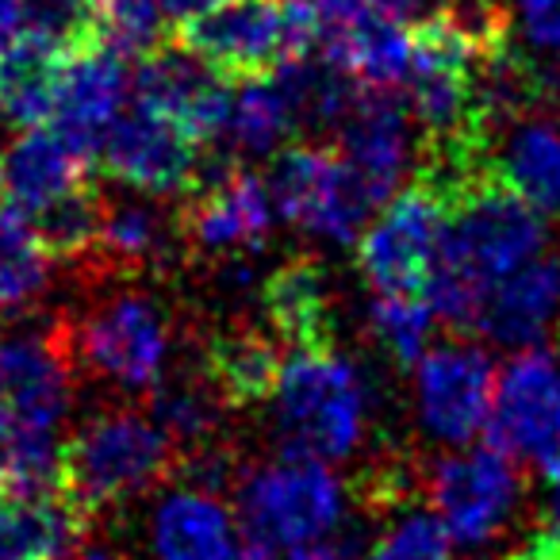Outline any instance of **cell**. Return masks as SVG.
<instances>
[{
    "label": "cell",
    "mask_w": 560,
    "mask_h": 560,
    "mask_svg": "<svg viewBox=\"0 0 560 560\" xmlns=\"http://www.w3.org/2000/svg\"><path fill=\"white\" fill-rule=\"evenodd\" d=\"M272 442L284 457L346 460L365 442L369 381L330 350H289L272 388Z\"/></svg>",
    "instance_id": "3957f363"
},
{
    "label": "cell",
    "mask_w": 560,
    "mask_h": 560,
    "mask_svg": "<svg viewBox=\"0 0 560 560\" xmlns=\"http://www.w3.org/2000/svg\"><path fill=\"white\" fill-rule=\"evenodd\" d=\"M131 101L177 124L200 147L215 142L226 127V116H231L226 78H219L211 66H203L180 43H170V47L158 43L154 50L139 55L131 78Z\"/></svg>",
    "instance_id": "9a60e30c"
},
{
    "label": "cell",
    "mask_w": 560,
    "mask_h": 560,
    "mask_svg": "<svg viewBox=\"0 0 560 560\" xmlns=\"http://www.w3.org/2000/svg\"><path fill=\"white\" fill-rule=\"evenodd\" d=\"M541 249V211L491 173L445 211L442 242L422 296L434 319L450 323L453 330H472L483 292Z\"/></svg>",
    "instance_id": "6da1fadb"
},
{
    "label": "cell",
    "mask_w": 560,
    "mask_h": 560,
    "mask_svg": "<svg viewBox=\"0 0 560 560\" xmlns=\"http://www.w3.org/2000/svg\"><path fill=\"white\" fill-rule=\"evenodd\" d=\"M231 499L242 560H280L346 522L342 480L315 457L277 453V460L246 465Z\"/></svg>",
    "instance_id": "277c9868"
},
{
    "label": "cell",
    "mask_w": 560,
    "mask_h": 560,
    "mask_svg": "<svg viewBox=\"0 0 560 560\" xmlns=\"http://www.w3.org/2000/svg\"><path fill=\"white\" fill-rule=\"evenodd\" d=\"M96 158L112 180H119L131 192L154 196V200L192 192L208 162L200 142L188 139L165 116L142 108L139 101L124 104V112L112 119L108 135L96 147Z\"/></svg>",
    "instance_id": "30bf717a"
},
{
    "label": "cell",
    "mask_w": 560,
    "mask_h": 560,
    "mask_svg": "<svg viewBox=\"0 0 560 560\" xmlns=\"http://www.w3.org/2000/svg\"><path fill=\"white\" fill-rule=\"evenodd\" d=\"M265 330L284 350H330L335 346V296L323 261L296 254L261 280Z\"/></svg>",
    "instance_id": "d6986e66"
},
{
    "label": "cell",
    "mask_w": 560,
    "mask_h": 560,
    "mask_svg": "<svg viewBox=\"0 0 560 560\" xmlns=\"http://www.w3.org/2000/svg\"><path fill=\"white\" fill-rule=\"evenodd\" d=\"M483 427L499 453L552 472L560 465V361L545 350H522L499 373Z\"/></svg>",
    "instance_id": "8fae6325"
},
{
    "label": "cell",
    "mask_w": 560,
    "mask_h": 560,
    "mask_svg": "<svg viewBox=\"0 0 560 560\" xmlns=\"http://www.w3.org/2000/svg\"><path fill=\"white\" fill-rule=\"evenodd\" d=\"M323 20L300 0H223L180 24L177 43L226 81H254L319 47Z\"/></svg>",
    "instance_id": "5b68a950"
},
{
    "label": "cell",
    "mask_w": 560,
    "mask_h": 560,
    "mask_svg": "<svg viewBox=\"0 0 560 560\" xmlns=\"http://www.w3.org/2000/svg\"><path fill=\"white\" fill-rule=\"evenodd\" d=\"M203 373L226 399V407H257L272 396L284 369V346L257 327L215 330L203 346Z\"/></svg>",
    "instance_id": "d4e9b609"
},
{
    "label": "cell",
    "mask_w": 560,
    "mask_h": 560,
    "mask_svg": "<svg viewBox=\"0 0 560 560\" xmlns=\"http://www.w3.org/2000/svg\"><path fill=\"white\" fill-rule=\"evenodd\" d=\"M518 499V476L511 457L495 445L453 453L438 460L430 472V503L450 541L465 549H480L503 529Z\"/></svg>",
    "instance_id": "4fadbf2b"
},
{
    "label": "cell",
    "mask_w": 560,
    "mask_h": 560,
    "mask_svg": "<svg viewBox=\"0 0 560 560\" xmlns=\"http://www.w3.org/2000/svg\"><path fill=\"white\" fill-rule=\"evenodd\" d=\"M73 365L124 392H150L173 361L177 319L173 312L142 289H119L96 300L78 319L62 323Z\"/></svg>",
    "instance_id": "8992f818"
},
{
    "label": "cell",
    "mask_w": 560,
    "mask_h": 560,
    "mask_svg": "<svg viewBox=\"0 0 560 560\" xmlns=\"http://www.w3.org/2000/svg\"><path fill=\"white\" fill-rule=\"evenodd\" d=\"M70 50L62 39L35 27H24L0 50V116L12 127L27 131L47 124Z\"/></svg>",
    "instance_id": "603a6c76"
},
{
    "label": "cell",
    "mask_w": 560,
    "mask_h": 560,
    "mask_svg": "<svg viewBox=\"0 0 560 560\" xmlns=\"http://www.w3.org/2000/svg\"><path fill=\"white\" fill-rule=\"evenodd\" d=\"M73 404V358L62 323L0 338V430H50Z\"/></svg>",
    "instance_id": "7c38bea8"
},
{
    "label": "cell",
    "mask_w": 560,
    "mask_h": 560,
    "mask_svg": "<svg viewBox=\"0 0 560 560\" xmlns=\"http://www.w3.org/2000/svg\"><path fill=\"white\" fill-rule=\"evenodd\" d=\"M147 396H150V419L170 434L177 453L203 442H215L226 422V411H231L226 399L219 396V388L208 381L203 365H188L177 369V373L170 365V373Z\"/></svg>",
    "instance_id": "4316f807"
},
{
    "label": "cell",
    "mask_w": 560,
    "mask_h": 560,
    "mask_svg": "<svg viewBox=\"0 0 560 560\" xmlns=\"http://www.w3.org/2000/svg\"><path fill=\"white\" fill-rule=\"evenodd\" d=\"M506 560H560V537L552 529H541L529 541H522L514 552H506Z\"/></svg>",
    "instance_id": "8d00e7d4"
},
{
    "label": "cell",
    "mask_w": 560,
    "mask_h": 560,
    "mask_svg": "<svg viewBox=\"0 0 560 560\" xmlns=\"http://www.w3.org/2000/svg\"><path fill=\"white\" fill-rule=\"evenodd\" d=\"M89 518L62 495H0V560H66Z\"/></svg>",
    "instance_id": "484cf974"
},
{
    "label": "cell",
    "mask_w": 560,
    "mask_h": 560,
    "mask_svg": "<svg viewBox=\"0 0 560 560\" xmlns=\"http://www.w3.org/2000/svg\"><path fill=\"white\" fill-rule=\"evenodd\" d=\"M560 312V261L557 257H529L503 280L483 292L476 307L472 330L503 346H526L549 330Z\"/></svg>",
    "instance_id": "44dd1931"
},
{
    "label": "cell",
    "mask_w": 560,
    "mask_h": 560,
    "mask_svg": "<svg viewBox=\"0 0 560 560\" xmlns=\"http://www.w3.org/2000/svg\"><path fill=\"white\" fill-rule=\"evenodd\" d=\"M173 465H177V445L150 415L108 407L81 422L62 442L58 491L89 522H96L170 480Z\"/></svg>",
    "instance_id": "7a4b0ae2"
},
{
    "label": "cell",
    "mask_w": 560,
    "mask_h": 560,
    "mask_svg": "<svg viewBox=\"0 0 560 560\" xmlns=\"http://www.w3.org/2000/svg\"><path fill=\"white\" fill-rule=\"evenodd\" d=\"M506 188L537 211H560V131L549 124H518L495 162Z\"/></svg>",
    "instance_id": "f1b7e54d"
},
{
    "label": "cell",
    "mask_w": 560,
    "mask_h": 560,
    "mask_svg": "<svg viewBox=\"0 0 560 560\" xmlns=\"http://www.w3.org/2000/svg\"><path fill=\"white\" fill-rule=\"evenodd\" d=\"M419 419L434 442L468 445L488 422L495 365L480 346L450 342L415 361Z\"/></svg>",
    "instance_id": "5bb4252c"
},
{
    "label": "cell",
    "mask_w": 560,
    "mask_h": 560,
    "mask_svg": "<svg viewBox=\"0 0 560 560\" xmlns=\"http://www.w3.org/2000/svg\"><path fill=\"white\" fill-rule=\"evenodd\" d=\"M265 185L284 223L296 226L300 234L338 242V246L358 242L369 219L384 208L338 150L315 147V142H296L280 150Z\"/></svg>",
    "instance_id": "52a82bcc"
},
{
    "label": "cell",
    "mask_w": 560,
    "mask_h": 560,
    "mask_svg": "<svg viewBox=\"0 0 560 560\" xmlns=\"http://www.w3.org/2000/svg\"><path fill=\"white\" fill-rule=\"evenodd\" d=\"M338 154L373 188L376 200H388L411 165V112L399 89L358 85L346 116L338 119Z\"/></svg>",
    "instance_id": "2e32d148"
},
{
    "label": "cell",
    "mask_w": 560,
    "mask_h": 560,
    "mask_svg": "<svg viewBox=\"0 0 560 560\" xmlns=\"http://www.w3.org/2000/svg\"><path fill=\"white\" fill-rule=\"evenodd\" d=\"M365 560H453L450 534L438 514L404 511L384 526Z\"/></svg>",
    "instance_id": "d6a6232c"
},
{
    "label": "cell",
    "mask_w": 560,
    "mask_h": 560,
    "mask_svg": "<svg viewBox=\"0 0 560 560\" xmlns=\"http://www.w3.org/2000/svg\"><path fill=\"white\" fill-rule=\"evenodd\" d=\"M522 32L534 47L560 50V0H518Z\"/></svg>",
    "instance_id": "e575fe53"
},
{
    "label": "cell",
    "mask_w": 560,
    "mask_h": 560,
    "mask_svg": "<svg viewBox=\"0 0 560 560\" xmlns=\"http://www.w3.org/2000/svg\"><path fill=\"white\" fill-rule=\"evenodd\" d=\"M289 560H365V534L361 526H338L330 534L304 541L289 552Z\"/></svg>",
    "instance_id": "836d02e7"
},
{
    "label": "cell",
    "mask_w": 560,
    "mask_h": 560,
    "mask_svg": "<svg viewBox=\"0 0 560 560\" xmlns=\"http://www.w3.org/2000/svg\"><path fill=\"white\" fill-rule=\"evenodd\" d=\"M445 226V200L415 177L358 234V269L376 296H422Z\"/></svg>",
    "instance_id": "ba28073f"
},
{
    "label": "cell",
    "mask_w": 560,
    "mask_h": 560,
    "mask_svg": "<svg viewBox=\"0 0 560 560\" xmlns=\"http://www.w3.org/2000/svg\"><path fill=\"white\" fill-rule=\"evenodd\" d=\"M185 249L180 219L158 208L154 196H124L112 200L101 196V219L96 238L85 261H93L104 277H139L173 265V257ZM81 261V265H85Z\"/></svg>",
    "instance_id": "ac0fdd59"
},
{
    "label": "cell",
    "mask_w": 560,
    "mask_h": 560,
    "mask_svg": "<svg viewBox=\"0 0 560 560\" xmlns=\"http://www.w3.org/2000/svg\"><path fill=\"white\" fill-rule=\"evenodd\" d=\"M93 27L119 55H147L162 43V4L158 0H89Z\"/></svg>",
    "instance_id": "1f68e13d"
},
{
    "label": "cell",
    "mask_w": 560,
    "mask_h": 560,
    "mask_svg": "<svg viewBox=\"0 0 560 560\" xmlns=\"http://www.w3.org/2000/svg\"><path fill=\"white\" fill-rule=\"evenodd\" d=\"M89 162L81 150H73L55 127H27L16 135L9 154L0 158L4 165V208L16 211L24 223L55 208L70 192L85 188L93 180Z\"/></svg>",
    "instance_id": "ffe728a7"
},
{
    "label": "cell",
    "mask_w": 560,
    "mask_h": 560,
    "mask_svg": "<svg viewBox=\"0 0 560 560\" xmlns=\"http://www.w3.org/2000/svg\"><path fill=\"white\" fill-rule=\"evenodd\" d=\"M0 203H4V165H0Z\"/></svg>",
    "instance_id": "b9f144b4"
},
{
    "label": "cell",
    "mask_w": 560,
    "mask_h": 560,
    "mask_svg": "<svg viewBox=\"0 0 560 560\" xmlns=\"http://www.w3.org/2000/svg\"><path fill=\"white\" fill-rule=\"evenodd\" d=\"M50 265L55 257L43 249L35 231L0 203V312H24L39 304L50 289Z\"/></svg>",
    "instance_id": "f546056e"
},
{
    "label": "cell",
    "mask_w": 560,
    "mask_h": 560,
    "mask_svg": "<svg viewBox=\"0 0 560 560\" xmlns=\"http://www.w3.org/2000/svg\"><path fill=\"white\" fill-rule=\"evenodd\" d=\"M66 560H124V557H119L116 549H108V545H85V549H78Z\"/></svg>",
    "instance_id": "ab89813d"
},
{
    "label": "cell",
    "mask_w": 560,
    "mask_h": 560,
    "mask_svg": "<svg viewBox=\"0 0 560 560\" xmlns=\"http://www.w3.org/2000/svg\"><path fill=\"white\" fill-rule=\"evenodd\" d=\"M158 4H162V16L180 27V24H188V20L211 12L215 4H223V0H158Z\"/></svg>",
    "instance_id": "f35d334b"
},
{
    "label": "cell",
    "mask_w": 560,
    "mask_h": 560,
    "mask_svg": "<svg viewBox=\"0 0 560 560\" xmlns=\"http://www.w3.org/2000/svg\"><path fill=\"white\" fill-rule=\"evenodd\" d=\"M150 549L158 560H242L226 499L177 488L150 514Z\"/></svg>",
    "instance_id": "7402d4cb"
},
{
    "label": "cell",
    "mask_w": 560,
    "mask_h": 560,
    "mask_svg": "<svg viewBox=\"0 0 560 560\" xmlns=\"http://www.w3.org/2000/svg\"><path fill=\"white\" fill-rule=\"evenodd\" d=\"M185 249H196L211 261L261 254L272 238L277 208L269 185L238 162H203L200 185L180 208Z\"/></svg>",
    "instance_id": "9c48e42d"
},
{
    "label": "cell",
    "mask_w": 560,
    "mask_h": 560,
    "mask_svg": "<svg viewBox=\"0 0 560 560\" xmlns=\"http://www.w3.org/2000/svg\"><path fill=\"white\" fill-rule=\"evenodd\" d=\"M127 66L124 55L112 50L101 35L78 43L66 58L62 85H58L55 108H50L47 124L81 150L85 158L96 154L101 139L108 135L112 119L124 112L127 104Z\"/></svg>",
    "instance_id": "e0dca14e"
},
{
    "label": "cell",
    "mask_w": 560,
    "mask_h": 560,
    "mask_svg": "<svg viewBox=\"0 0 560 560\" xmlns=\"http://www.w3.org/2000/svg\"><path fill=\"white\" fill-rule=\"evenodd\" d=\"M296 131H300L296 108H292L277 73L242 81V93L231 96V116H226L223 135L231 139L234 154L269 158L277 150H284V142Z\"/></svg>",
    "instance_id": "83f0119b"
},
{
    "label": "cell",
    "mask_w": 560,
    "mask_h": 560,
    "mask_svg": "<svg viewBox=\"0 0 560 560\" xmlns=\"http://www.w3.org/2000/svg\"><path fill=\"white\" fill-rule=\"evenodd\" d=\"M369 323H373V338L384 346V353L396 365L411 369L427 353L434 312H430L427 296H376Z\"/></svg>",
    "instance_id": "4dcf8cb0"
},
{
    "label": "cell",
    "mask_w": 560,
    "mask_h": 560,
    "mask_svg": "<svg viewBox=\"0 0 560 560\" xmlns=\"http://www.w3.org/2000/svg\"><path fill=\"white\" fill-rule=\"evenodd\" d=\"M549 476V483H552V503H549V511H552V534L560 537V465L552 468V472H545Z\"/></svg>",
    "instance_id": "60d3db41"
},
{
    "label": "cell",
    "mask_w": 560,
    "mask_h": 560,
    "mask_svg": "<svg viewBox=\"0 0 560 560\" xmlns=\"http://www.w3.org/2000/svg\"><path fill=\"white\" fill-rule=\"evenodd\" d=\"M315 9H319L323 27H330V24H342V20H350V16H365V12H384V16L404 20L419 9V0H319Z\"/></svg>",
    "instance_id": "d590c367"
},
{
    "label": "cell",
    "mask_w": 560,
    "mask_h": 560,
    "mask_svg": "<svg viewBox=\"0 0 560 560\" xmlns=\"http://www.w3.org/2000/svg\"><path fill=\"white\" fill-rule=\"evenodd\" d=\"M319 50L330 66L350 73L358 85L399 89L407 66H411V32H404V20L365 12V16L323 27Z\"/></svg>",
    "instance_id": "cb8c5ba5"
},
{
    "label": "cell",
    "mask_w": 560,
    "mask_h": 560,
    "mask_svg": "<svg viewBox=\"0 0 560 560\" xmlns=\"http://www.w3.org/2000/svg\"><path fill=\"white\" fill-rule=\"evenodd\" d=\"M27 24V0H0V50L9 47Z\"/></svg>",
    "instance_id": "74e56055"
}]
</instances>
